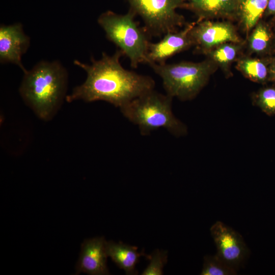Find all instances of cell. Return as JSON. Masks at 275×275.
I'll return each instance as SVG.
<instances>
[{
    "instance_id": "obj_1",
    "label": "cell",
    "mask_w": 275,
    "mask_h": 275,
    "mask_svg": "<svg viewBox=\"0 0 275 275\" xmlns=\"http://www.w3.org/2000/svg\"><path fill=\"white\" fill-rule=\"evenodd\" d=\"M123 52L117 49L113 55L103 52L100 60L91 58V64L75 60V65L84 70L87 78L67 95L69 102L82 100L90 102L104 101L121 107L144 93L154 89L155 81L149 76L123 68L120 62Z\"/></svg>"
},
{
    "instance_id": "obj_2",
    "label": "cell",
    "mask_w": 275,
    "mask_h": 275,
    "mask_svg": "<svg viewBox=\"0 0 275 275\" xmlns=\"http://www.w3.org/2000/svg\"><path fill=\"white\" fill-rule=\"evenodd\" d=\"M67 84V71L59 61H41L24 73L19 91L36 115L47 121L66 98Z\"/></svg>"
},
{
    "instance_id": "obj_3",
    "label": "cell",
    "mask_w": 275,
    "mask_h": 275,
    "mask_svg": "<svg viewBox=\"0 0 275 275\" xmlns=\"http://www.w3.org/2000/svg\"><path fill=\"white\" fill-rule=\"evenodd\" d=\"M173 98L167 94L149 90L120 108L129 121L137 125L142 135L160 128L180 137L187 133L186 126L172 112Z\"/></svg>"
},
{
    "instance_id": "obj_4",
    "label": "cell",
    "mask_w": 275,
    "mask_h": 275,
    "mask_svg": "<svg viewBox=\"0 0 275 275\" xmlns=\"http://www.w3.org/2000/svg\"><path fill=\"white\" fill-rule=\"evenodd\" d=\"M135 15L131 9L123 15L107 11L97 19L107 39L129 59L134 68L141 63H147L150 42L145 29L140 27L135 21Z\"/></svg>"
},
{
    "instance_id": "obj_5",
    "label": "cell",
    "mask_w": 275,
    "mask_h": 275,
    "mask_svg": "<svg viewBox=\"0 0 275 275\" xmlns=\"http://www.w3.org/2000/svg\"><path fill=\"white\" fill-rule=\"evenodd\" d=\"M149 65L159 75L166 94L182 101L193 99L207 83L212 69L207 62Z\"/></svg>"
},
{
    "instance_id": "obj_6",
    "label": "cell",
    "mask_w": 275,
    "mask_h": 275,
    "mask_svg": "<svg viewBox=\"0 0 275 275\" xmlns=\"http://www.w3.org/2000/svg\"><path fill=\"white\" fill-rule=\"evenodd\" d=\"M130 9L141 17L148 35L160 36L174 32L182 23L176 9L182 0H127Z\"/></svg>"
},
{
    "instance_id": "obj_7",
    "label": "cell",
    "mask_w": 275,
    "mask_h": 275,
    "mask_svg": "<svg viewBox=\"0 0 275 275\" xmlns=\"http://www.w3.org/2000/svg\"><path fill=\"white\" fill-rule=\"evenodd\" d=\"M210 231L216 247V255L238 270L250 253L242 236L220 221L215 223Z\"/></svg>"
},
{
    "instance_id": "obj_8",
    "label": "cell",
    "mask_w": 275,
    "mask_h": 275,
    "mask_svg": "<svg viewBox=\"0 0 275 275\" xmlns=\"http://www.w3.org/2000/svg\"><path fill=\"white\" fill-rule=\"evenodd\" d=\"M30 38L23 30L21 23L0 26V62L13 63L23 72L26 70L21 62V58L29 48Z\"/></svg>"
},
{
    "instance_id": "obj_9",
    "label": "cell",
    "mask_w": 275,
    "mask_h": 275,
    "mask_svg": "<svg viewBox=\"0 0 275 275\" xmlns=\"http://www.w3.org/2000/svg\"><path fill=\"white\" fill-rule=\"evenodd\" d=\"M106 241L104 237H95L85 239L81 246L77 261L76 274L81 272L91 275L109 274L106 265L107 256Z\"/></svg>"
},
{
    "instance_id": "obj_10",
    "label": "cell",
    "mask_w": 275,
    "mask_h": 275,
    "mask_svg": "<svg viewBox=\"0 0 275 275\" xmlns=\"http://www.w3.org/2000/svg\"><path fill=\"white\" fill-rule=\"evenodd\" d=\"M193 26L179 32H169L158 42H149L146 64L165 63L168 58L188 47L194 43L190 33Z\"/></svg>"
},
{
    "instance_id": "obj_11",
    "label": "cell",
    "mask_w": 275,
    "mask_h": 275,
    "mask_svg": "<svg viewBox=\"0 0 275 275\" xmlns=\"http://www.w3.org/2000/svg\"><path fill=\"white\" fill-rule=\"evenodd\" d=\"M190 33L194 43L203 48L237 40L232 27L224 23L204 22L196 26H193Z\"/></svg>"
},
{
    "instance_id": "obj_12",
    "label": "cell",
    "mask_w": 275,
    "mask_h": 275,
    "mask_svg": "<svg viewBox=\"0 0 275 275\" xmlns=\"http://www.w3.org/2000/svg\"><path fill=\"white\" fill-rule=\"evenodd\" d=\"M106 250L109 257L116 264L123 269L126 274H136L138 271L135 265L142 256H145L144 252H138V248L121 242L106 241Z\"/></svg>"
},
{
    "instance_id": "obj_13",
    "label": "cell",
    "mask_w": 275,
    "mask_h": 275,
    "mask_svg": "<svg viewBox=\"0 0 275 275\" xmlns=\"http://www.w3.org/2000/svg\"><path fill=\"white\" fill-rule=\"evenodd\" d=\"M268 0H240L241 14L247 30L254 27L265 11Z\"/></svg>"
},
{
    "instance_id": "obj_14",
    "label": "cell",
    "mask_w": 275,
    "mask_h": 275,
    "mask_svg": "<svg viewBox=\"0 0 275 275\" xmlns=\"http://www.w3.org/2000/svg\"><path fill=\"white\" fill-rule=\"evenodd\" d=\"M238 67L245 76L253 81L265 83L270 80L269 67L262 61L243 60L239 63Z\"/></svg>"
},
{
    "instance_id": "obj_15",
    "label": "cell",
    "mask_w": 275,
    "mask_h": 275,
    "mask_svg": "<svg viewBox=\"0 0 275 275\" xmlns=\"http://www.w3.org/2000/svg\"><path fill=\"white\" fill-rule=\"evenodd\" d=\"M236 269L229 265L216 254L204 257L201 275H233L237 274Z\"/></svg>"
},
{
    "instance_id": "obj_16",
    "label": "cell",
    "mask_w": 275,
    "mask_h": 275,
    "mask_svg": "<svg viewBox=\"0 0 275 275\" xmlns=\"http://www.w3.org/2000/svg\"><path fill=\"white\" fill-rule=\"evenodd\" d=\"M271 41V33L268 26L259 23L256 26L250 40V45L253 51L261 53L269 48Z\"/></svg>"
},
{
    "instance_id": "obj_17",
    "label": "cell",
    "mask_w": 275,
    "mask_h": 275,
    "mask_svg": "<svg viewBox=\"0 0 275 275\" xmlns=\"http://www.w3.org/2000/svg\"><path fill=\"white\" fill-rule=\"evenodd\" d=\"M254 103L266 115H275V87L260 89L254 96Z\"/></svg>"
},
{
    "instance_id": "obj_18",
    "label": "cell",
    "mask_w": 275,
    "mask_h": 275,
    "mask_svg": "<svg viewBox=\"0 0 275 275\" xmlns=\"http://www.w3.org/2000/svg\"><path fill=\"white\" fill-rule=\"evenodd\" d=\"M167 252L155 250L150 255L147 256L150 261L148 266L142 272V275L163 274V267L167 262Z\"/></svg>"
},
{
    "instance_id": "obj_19",
    "label": "cell",
    "mask_w": 275,
    "mask_h": 275,
    "mask_svg": "<svg viewBox=\"0 0 275 275\" xmlns=\"http://www.w3.org/2000/svg\"><path fill=\"white\" fill-rule=\"evenodd\" d=\"M233 0H191V6L198 11L205 12H218L230 6Z\"/></svg>"
},
{
    "instance_id": "obj_20",
    "label": "cell",
    "mask_w": 275,
    "mask_h": 275,
    "mask_svg": "<svg viewBox=\"0 0 275 275\" xmlns=\"http://www.w3.org/2000/svg\"><path fill=\"white\" fill-rule=\"evenodd\" d=\"M237 50L233 45L225 44L215 50L213 57L215 61L219 63H228L235 58Z\"/></svg>"
},
{
    "instance_id": "obj_21",
    "label": "cell",
    "mask_w": 275,
    "mask_h": 275,
    "mask_svg": "<svg viewBox=\"0 0 275 275\" xmlns=\"http://www.w3.org/2000/svg\"><path fill=\"white\" fill-rule=\"evenodd\" d=\"M265 11L268 15H275V0H268Z\"/></svg>"
},
{
    "instance_id": "obj_22",
    "label": "cell",
    "mask_w": 275,
    "mask_h": 275,
    "mask_svg": "<svg viewBox=\"0 0 275 275\" xmlns=\"http://www.w3.org/2000/svg\"><path fill=\"white\" fill-rule=\"evenodd\" d=\"M270 80L275 83V61L269 66Z\"/></svg>"
}]
</instances>
